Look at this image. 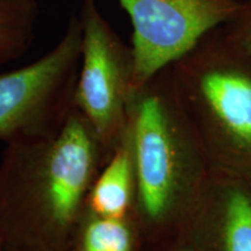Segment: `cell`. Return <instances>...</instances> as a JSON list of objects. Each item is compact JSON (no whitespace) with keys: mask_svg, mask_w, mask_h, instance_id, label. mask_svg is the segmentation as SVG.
Wrapping results in <instances>:
<instances>
[{"mask_svg":"<svg viewBox=\"0 0 251 251\" xmlns=\"http://www.w3.org/2000/svg\"><path fill=\"white\" fill-rule=\"evenodd\" d=\"M224 28L229 37L251 57V0H241L237 11Z\"/></svg>","mask_w":251,"mask_h":251,"instance_id":"11","label":"cell"},{"mask_svg":"<svg viewBox=\"0 0 251 251\" xmlns=\"http://www.w3.org/2000/svg\"><path fill=\"white\" fill-rule=\"evenodd\" d=\"M109 156L75 107L54 136L6 144L0 243L15 251H71L87 196Z\"/></svg>","mask_w":251,"mask_h":251,"instance_id":"1","label":"cell"},{"mask_svg":"<svg viewBox=\"0 0 251 251\" xmlns=\"http://www.w3.org/2000/svg\"><path fill=\"white\" fill-rule=\"evenodd\" d=\"M135 199V166L133 144L126 127L120 142L94 179L86 207L96 214L124 218L133 214Z\"/></svg>","mask_w":251,"mask_h":251,"instance_id":"7","label":"cell"},{"mask_svg":"<svg viewBox=\"0 0 251 251\" xmlns=\"http://www.w3.org/2000/svg\"><path fill=\"white\" fill-rule=\"evenodd\" d=\"M144 238L133 214L108 218L86 207L71 251H141Z\"/></svg>","mask_w":251,"mask_h":251,"instance_id":"8","label":"cell"},{"mask_svg":"<svg viewBox=\"0 0 251 251\" xmlns=\"http://www.w3.org/2000/svg\"><path fill=\"white\" fill-rule=\"evenodd\" d=\"M6 249V248H5ZM6 251H15V250H11V249H6Z\"/></svg>","mask_w":251,"mask_h":251,"instance_id":"14","label":"cell"},{"mask_svg":"<svg viewBox=\"0 0 251 251\" xmlns=\"http://www.w3.org/2000/svg\"><path fill=\"white\" fill-rule=\"evenodd\" d=\"M174 251H194V250L190 249V248H186V247H180V248H178V249H176Z\"/></svg>","mask_w":251,"mask_h":251,"instance_id":"12","label":"cell"},{"mask_svg":"<svg viewBox=\"0 0 251 251\" xmlns=\"http://www.w3.org/2000/svg\"><path fill=\"white\" fill-rule=\"evenodd\" d=\"M225 251H251V200L234 192L228 197L224 213Z\"/></svg>","mask_w":251,"mask_h":251,"instance_id":"10","label":"cell"},{"mask_svg":"<svg viewBox=\"0 0 251 251\" xmlns=\"http://www.w3.org/2000/svg\"><path fill=\"white\" fill-rule=\"evenodd\" d=\"M133 26L134 75L139 89L224 26L241 0H118Z\"/></svg>","mask_w":251,"mask_h":251,"instance_id":"6","label":"cell"},{"mask_svg":"<svg viewBox=\"0 0 251 251\" xmlns=\"http://www.w3.org/2000/svg\"><path fill=\"white\" fill-rule=\"evenodd\" d=\"M180 107L169 68L131 91L128 99L135 166L133 216L144 241L181 219L196 190V150Z\"/></svg>","mask_w":251,"mask_h":251,"instance_id":"2","label":"cell"},{"mask_svg":"<svg viewBox=\"0 0 251 251\" xmlns=\"http://www.w3.org/2000/svg\"><path fill=\"white\" fill-rule=\"evenodd\" d=\"M36 0H0V64L21 57L35 39Z\"/></svg>","mask_w":251,"mask_h":251,"instance_id":"9","label":"cell"},{"mask_svg":"<svg viewBox=\"0 0 251 251\" xmlns=\"http://www.w3.org/2000/svg\"><path fill=\"white\" fill-rule=\"evenodd\" d=\"M0 251H6V249H5V247L2 246L1 243H0Z\"/></svg>","mask_w":251,"mask_h":251,"instance_id":"13","label":"cell"},{"mask_svg":"<svg viewBox=\"0 0 251 251\" xmlns=\"http://www.w3.org/2000/svg\"><path fill=\"white\" fill-rule=\"evenodd\" d=\"M250 63L221 26L169 67L181 103L196 107L246 146H251Z\"/></svg>","mask_w":251,"mask_h":251,"instance_id":"4","label":"cell"},{"mask_svg":"<svg viewBox=\"0 0 251 251\" xmlns=\"http://www.w3.org/2000/svg\"><path fill=\"white\" fill-rule=\"evenodd\" d=\"M83 29L71 14L57 43L36 61L0 74V140L6 144L58 133L74 109Z\"/></svg>","mask_w":251,"mask_h":251,"instance_id":"3","label":"cell"},{"mask_svg":"<svg viewBox=\"0 0 251 251\" xmlns=\"http://www.w3.org/2000/svg\"><path fill=\"white\" fill-rule=\"evenodd\" d=\"M80 68L74 107L113 152L127 127V105L134 75V54L103 17L96 0H81Z\"/></svg>","mask_w":251,"mask_h":251,"instance_id":"5","label":"cell"}]
</instances>
